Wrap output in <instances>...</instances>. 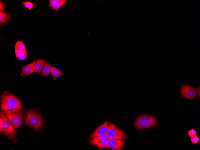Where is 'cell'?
<instances>
[{"label":"cell","instance_id":"cell-1","mask_svg":"<svg viewBox=\"0 0 200 150\" xmlns=\"http://www.w3.org/2000/svg\"><path fill=\"white\" fill-rule=\"evenodd\" d=\"M1 109L7 111L15 109H22L21 103L19 99L8 92L5 91L1 96Z\"/></svg>","mask_w":200,"mask_h":150},{"label":"cell","instance_id":"cell-2","mask_svg":"<svg viewBox=\"0 0 200 150\" xmlns=\"http://www.w3.org/2000/svg\"><path fill=\"white\" fill-rule=\"evenodd\" d=\"M3 111L0 112V131L3 133L10 139L14 142L16 139L17 130L15 129L5 115Z\"/></svg>","mask_w":200,"mask_h":150},{"label":"cell","instance_id":"cell-3","mask_svg":"<svg viewBox=\"0 0 200 150\" xmlns=\"http://www.w3.org/2000/svg\"><path fill=\"white\" fill-rule=\"evenodd\" d=\"M27 113L25 122L26 124L36 129H39L42 127V118L40 114L37 110H28Z\"/></svg>","mask_w":200,"mask_h":150},{"label":"cell","instance_id":"cell-4","mask_svg":"<svg viewBox=\"0 0 200 150\" xmlns=\"http://www.w3.org/2000/svg\"><path fill=\"white\" fill-rule=\"evenodd\" d=\"M157 123V120L154 117L143 115L135 120L134 124L137 128L141 129L153 127L156 125Z\"/></svg>","mask_w":200,"mask_h":150},{"label":"cell","instance_id":"cell-5","mask_svg":"<svg viewBox=\"0 0 200 150\" xmlns=\"http://www.w3.org/2000/svg\"><path fill=\"white\" fill-rule=\"evenodd\" d=\"M4 113L13 126L15 128L19 127L22 123L24 113L22 109H15L5 111Z\"/></svg>","mask_w":200,"mask_h":150},{"label":"cell","instance_id":"cell-6","mask_svg":"<svg viewBox=\"0 0 200 150\" xmlns=\"http://www.w3.org/2000/svg\"><path fill=\"white\" fill-rule=\"evenodd\" d=\"M106 135L110 139L124 140L128 138L127 135L119 128L113 123L109 122Z\"/></svg>","mask_w":200,"mask_h":150},{"label":"cell","instance_id":"cell-7","mask_svg":"<svg viewBox=\"0 0 200 150\" xmlns=\"http://www.w3.org/2000/svg\"><path fill=\"white\" fill-rule=\"evenodd\" d=\"M109 140V138L106 135L93 137L90 140L89 142L99 149H105L108 148Z\"/></svg>","mask_w":200,"mask_h":150},{"label":"cell","instance_id":"cell-8","mask_svg":"<svg viewBox=\"0 0 200 150\" xmlns=\"http://www.w3.org/2000/svg\"><path fill=\"white\" fill-rule=\"evenodd\" d=\"M180 91L184 98L188 99H194L196 94V89L188 85H184L182 86Z\"/></svg>","mask_w":200,"mask_h":150},{"label":"cell","instance_id":"cell-9","mask_svg":"<svg viewBox=\"0 0 200 150\" xmlns=\"http://www.w3.org/2000/svg\"><path fill=\"white\" fill-rule=\"evenodd\" d=\"M125 142L122 140L115 139H109L108 143V148L114 150H121L123 147Z\"/></svg>","mask_w":200,"mask_h":150},{"label":"cell","instance_id":"cell-10","mask_svg":"<svg viewBox=\"0 0 200 150\" xmlns=\"http://www.w3.org/2000/svg\"><path fill=\"white\" fill-rule=\"evenodd\" d=\"M108 120L103 124L98 127L91 134L90 138L93 137L106 135L107 129Z\"/></svg>","mask_w":200,"mask_h":150},{"label":"cell","instance_id":"cell-11","mask_svg":"<svg viewBox=\"0 0 200 150\" xmlns=\"http://www.w3.org/2000/svg\"><path fill=\"white\" fill-rule=\"evenodd\" d=\"M46 62V60L43 58L39 59H35L32 63L34 66V72L40 74L44 65Z\"/></svg>","mask_w":200,"mask_h":150},{"label":"cell","instance_id":"cell-12","mask_svg":"<svg viewBox=\"0 0 200 150\" xmlns=\"http://www.w3.org/2000/svg\"><path fill=\"white\" fill-rule=\"evenodd\" d=\"M50 4L49 7L52 10H54L57 12L60 7L63 6L66 3V0H49Z\"/></svg>","mask_w":200,"mask_h":150},{"label":"cell","instance_id":"cell-13","mask_svg":"<svg viewBox=\"0 0 200 150\" xmlns=\"http://www.w3.org/2000/svg\"><path fill=\"white\" fill-rule=\"evenodd\" d=\"M22 73L25 75H29L34 72V68L32 63L25 66L22 68Z\"/></svg>","mask_w":200,"mask_h":150},{"label":"cell","instance_id":"cell-14","mask_svg":"<svg viewBox=\"0 0 200 150\" xmlns=\"http://www.w3.org/2000/svg\"><path fill=\"white\" fill-rule=\"evenodd\" d=\"M51 66L49 61H47L44 65L40 73V75L46 78L50 74Z\"/></svg>","mask_w":200,"mask_h":150},{"label":"cell","instance_id":"cell-15","mask_svg":"<svg viewBox=\"0 0 200 150\" xmlns=\"http://www.w3.org/2000/svg\"><path fill=\"white\" fill-rule=\"evenodd\" d=\"M50 74L52 76L54 80L64 74L63 72L58 68L53 67L51 68Z\"/></svg>","mask_w":200,"mask_h":150},{"label":"cell","instance_id":"cell-16","mask_svg":"<svg viewBox=\"0 0 200 150\" xmlns=\"http://www.w3.org/2000/svg\"><path fill=\"white\" fill-rule=\"evenodd\" d=\"M9 19V15L5 11H0V24L5 23Z\"/></svg>","mask_w":200,"mask_h":150},{"label":"cell","instance_id":"cell-17","mask_svg":"<svg viewBox=\"0 0 200 150\" xmlns=\"http://www.w3.org/2000/svg\"><path fill=\"white\" fill-rule=\"evenodd\" d=\"M15 48L23 50H26L23 42L21 41H17L15 45Z\"/></svg>","mask_w":200,"mask_h":150},{"label":"cell","instance_id":"cell-18","mask_svg":"<svg viewBox=\"0 0 200 150\" xmlns=\"http://www.w3.org/2000/svg\"><path fill=\"white\" fill-rule=\"evenodd\" d=\"M22 3L26 8L29 9L30 10H31L33 7L34 5V4L29 1L25 2H22Z\"/></svg>","mask_w":200,"mask_h":150},{"label":"cell","instance_id":"cell-19","mask_svg":"<svg viewBox=\"0 0 200 150\" xmlns=\"http://www.w3.org/2000/svg\"><path fill=\"white\" fill-rule=\"evenodd\" d=\"M16 57L19 60H25L27 56V52L21 54H16Z\"/></svg>","mask_w":200,"mask_h":150},{"label":"cell","instance_id":"cell-20","mask_svg":"<svg viewBox=\"0 0 200 150\" xmlns=\"http://www.w3.org/2000/svg\"><path fill=\"white\" fill-rule=\"evenodd\" d=\"M15 51L16 54H21L27 52L26 50H23L15 48Z\"/></svg>","mask_w":200,"mask_h":150},{"label":"cell","instance_id":"cell-21","mask_svg":"<svg viewBox=\"0 0 200 150\" xmlns=\"http://www.w3.org/2000/svg\"><path fill=\"white\" fill-rule=\"evenodd\" d=\"M191 142L194 143H197L199 140V138L196 135L191 137Z\"/></svg>","mask_w":200,"mask_h":150},{"label":"cell","instance_id":"cell-22","mask_svg":"<svg viewBox=\"0 0 200 150\" xmlns=\"http://www.w3.org/2000/svg\"><path fill=\"white\" fill-rule=\"evenodd\" d=\"M188 134L189 136L193 137L196 135V131L193 129H191L188 131Z\"/></svg>","mask_w":200,"mask_h":150},{"label":"cell","instance_id":"cell-23","mask_svg":"<svg viewBox=\"0 0 200 150\" xmlns=\"http://www.w3.org/2000/svg\"><path fill=\"white\" fill-rule=\"evenodd\" d=\"M0 10L1 11L4 10L5 8V5L4 3L1 1H0Z\"/></svg>","mask_w":200,"mask_h":150},{"label":"cell","instance_id":"cell-24","mask_svg":"<svg viewBox=\"0 0 200 150\" xmlns=\"http://www.w3.org/2000/svg\"><path fill=\"white\" fill-rule=\"evenodd\" d=\"M196 94L197 93L198 97L199 98L200 96V89L199 86V87H197L196 88Z\"/></svg>","mask_w":200,"mask_h":150}]
</instances>
